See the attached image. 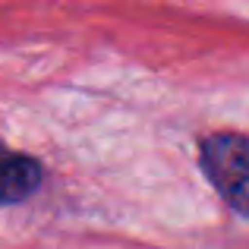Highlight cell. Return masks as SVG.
<instances>
[{
    "mask_svg": "<svg viewBox=\"0 0 249 249\" xmlns=\"http://www.w3.org/2000/svg\"><path fill=\"white\" fill-rule=\"evenodd\" d=\"M199 164L221 199L237 214L249 218V136H205L199 142Z\"/></svg>",
    "mask_w": 249,
    "mask_h": 249,
    "instance_id": "obj_1",
    "label": "cell"
},
{
    "mask_svg": "<svg viewBox=\"0 0 249 249\" xmlns=\"http://www.w3.org/2000/svg\"><path fill=\"white\" fill-rule=\"evenodd\" d=\"M44 183V170L32 155L0 145V205H16L35 196Z\"/></svg>",
    "mask_w": 249,
    "mask_h": 249,
    "instance_id": "obj_2",
    "label": "cell"
}]
</instances>
